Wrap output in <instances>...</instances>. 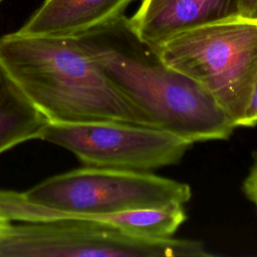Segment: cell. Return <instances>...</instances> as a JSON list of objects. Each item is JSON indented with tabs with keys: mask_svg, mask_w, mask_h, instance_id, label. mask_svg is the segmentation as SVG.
<instances>
[{
	"mask_svg": "<svg viewBox=\"0 0 257 257\" xmlns=\"http://www.w3.org/2000/svg\"><path fill=\"white\" fill-rule=\"evenodd\" d=\"M85 218L102 221L132 236L146 239H167L174 236L186 221L187 214L183 204L172 203L138 207Z\"/></svg>",
	"mask_w": 257,
	"mask_h": 257,
	"instance_id": "10",
	"label": "cell"
},
{
	"mask_svg": "<svg viewBox=\"0 0 257 257\" xmlns=\"http://www.w3.org/2000/svg\"><path fill=\"white\" fill-rule=\"evenodd\" d=\"M136 0H45L17 31L34 36H67L124 16Z\"/></svg>",
	"mask_w": 257,
	"mask_h": 257,
	"instance_id": "8",
	"label": "cell"
},
{
	"mask_svg": "<svg viewBox=\"0 0 257 257\" xmlns=\"http://www.w3.org/2000/svg\"><path fill=\"white\" fill-rule=\"evenodd\" d=\"M10 223H11L10 220H8L7 218H5L4 216H2L0 214V238L3 235V233L5 232V230L7 229V227L10 225Z\"/></svg>",
	"mask_w": 257,
	"mask_h": 257,
	"instance_id": "14",
	"label": "cell"
},
{
	"mask_svg": "<svg viewBox=\"0 0 257 257\" xmlns=\"http://www.w3.org/2000/svg\"><path fill=\"white\" fill-rule=\"evenodd\" d=\"M257 125V79L254 83L248 104L244 111V114L240 121L238 122V126H246L252 127Z\"/></svg>",
	"mask_w": 257,
	"mask_h": 257,
	"instance_id": "11",
	"label": "cell"
},
{
	"mask_svg": "<svg viewBox=\"0 0 257 257\" xmlns=\"http://www.w3.org/2000/svg\"><path fill=\"white\" fill-rule=\"evenodd\" d=\"M1 1H2V0H0V2H1Z\"/></svg>",
	"mask_w": 257,
	"mask_h": 257,
	"instance_id": "15",
	"label": "cell"
},
{
	"mask_svg": "<svg viewBox=\"0 0 257 257\" xmlns=\"http://www.w3.org/2000/svg\"><path fill=\"white\" fill-rule=\"evenodd\" d=\"M216 101L235 127L257 79V20L234 16L184 31L153 47Z\"/></svg>",
	"mask_w": 257,
	"mask_h": 257,
	"instance_id": "4",
	"label": "cell"
},
{
	"mask_svg": "<svg viewBox=\"0 0 257 257\" xmlns=\"http://www.w3.org/2000/svg\"><path fill=\"white\" fill-rule=\"evenodd\" d=\"M243 191L246 197L257 207V154L253 166L243 182Z\"/></svg>",
	"mask_w": 257,
	"mask_h": 257,
	"instance_id": "12",
	"label": "cell"
},
{
	"mask_svg": "<svg viewBox=\"0 0 257 257\" xmlns=\"http://www.w3.org/2000/svg\"><path fill=\"white\" fill-rule=\"evenodd\" d=\"M191 197L188 184L152 172L85 166L48 178L24 193L0 189V214L21 222L90 217L138 207L184 205Z\"/></svg>",
	"mask_w": 257,
	"mask_h": 257,
	"instance_id": "3",
	"label": "cell"
},
{
	"mask_svg": "<svg viewBox=\"0 0 257 257\" xmlns=\"http://www.w3.org/2000/svg\"><path fill=\"white\" fill-rule=\"evenodd\" d=\"M47 123L0 61V154L39 139Z\"/></svg>",
	"mask_w": 257,
	"mask_h": 257,
	"instance_id": "9",
	"label": "cell"
},
{
	"mask_svg": "<svg viewBox=\"0 0 257 257\" xmlns=\"http://www.w3.org/2000/svg\"><path fill=\"white\" fill-rule=\"evenodd\" d=\"M191 239H146L99 220L61 216L10 225L0 238V257H207Z\"/></svg>",
	"mask_w": 257,
	"mask_h": 257,
	"instance_id": "5",
	"label": "cell"
},
{
	"mask_svg": "<svg viewBox=\"0 0 257 257\" xmlns=\"http://www.w3.org/2000/svg\"><path fill=\"white\" fill-rule=\"evenodd\" d=\"M39 140L71 152L84 166L148 172L179 164L193 145L160 126L117 120L48 122Z\"/></svg>",
	"mask_w": 257,
	"mask_h": 257,
	"instance_id": "6",
	"label": "cell"
},
{
	"mask_svg": "<svg viewBox=\"0 0 257 257\" xmlns=\"http://www.w3.org/2000/svg\"><path fill=\"white\" fill-rule=\"evenodd\" d=\"M0 61L48 122L117 120L158 126L112 83L75 35H3Z\"/></svg>",
	"mask_w": 257,
	"mask_h": 257,
	"instance_id": "1",
	"label": "cell"
},
{
	"mask_svg": "<svg viewBox=\"0 0 257 257\" xmlns=\"http://www.w3.org/2000/svg\"><path fill=\"white\" fill-rule=\"evenodd\" d=\"M238 16L257 20V0H237Z\"/></svg>",
	"mask_w": 257,
	"mask_h": 257,
	"instance_id": "13",
	"label": "cell"
},
{
	"mask_svg": "<svg viewBox=\"0 0 257 257\" xmlns=\"http://www.w3.org/2000/svg\"><path fill=\"white\" fill-rule=\"evenodd\" d=\"M234 16L237 0H142L127 24L141 41L156 47L184 31Z\"/></svg>",
	"mask_w": 257,
	"mask_h": 257,
	"instance_id": "7",
	"label": "cell"
},
{
	"mask_svg": "<svg viewBox=\"0 0 257 257\" xmlns=\"http://www.w3.org/2000/svg\"><path fill=\"white\" fill-rule=\"evenodd\" d=\"M74 35L112 83L158 126L193 144L226 140L236 128L205 89L135 35L127 17Z\"/></svg>",
	"mask_w": 257,
	"mask_h": 257,
	"instance_id": "2",
	"label": "cell"
}]
</instances>
